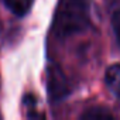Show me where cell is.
I'll list each match as a JSON object with an SVG mask.
<instances>
[{"label": "cell", "instance_id": "cell-2", "mask_svg": "<svg viewBox=\"0 0 120 120\" xmlns=\"http://www.w3.org/2000/svg\"><path fill=\"white\" fill-rule=\"evenodd\" d=\"M47 89L52 102H59L68 96L69 82L58 65H49L47 75Z\"/></svg>", "mask_w": 120, "mask_h": 120}, {"label": "cell", "instance_id": "cell-6", "mask_svg": "<svg viewBox=\"0 0 120 120\" xmlns=\"http://www.w3.org/2000/svg\"><path fill=\"white\" fill-rule=\"evenodd\" d=\"M112 28H113L116 40H117V42L120 45V10L114 11V14L112 16Z\"/></svg>", "mask_w": 120, "mask_h": 120}, {"label": "cell", "instance_id": "cell-4", "mask_svg": "<svg viewBox=\"0 0 120 120\" xmlns=\"http://www.w3.org/2000/svg\"><path fill=\"white\" fill-rule=\"evenodd\" d=\"M34 0H4L6 7L17 17H24L33 6Z\"/></svg>", "mask_w": 120, "mask_h": 120}, {"label": "cell", "instance_id": "cell-5", "mask_svg": "<svg viewBox=\"0 0 120 120\" xmlns=\"http://www.w3.org/2000/svg\"><path fill=\"white\" fill-rule=\"evenodd\" d=\"M82 119H86V120H96V119H113V114L105 109V107H93V109H89L86 110L83 114H82Z\"/></svg>", "mask_w": 120, "mask_h": 120}, {"label": "cell", "instance_id": "cell-1", "mask_svg": "<svg viewBox=\"0 0 120 120\" xmlns=\"http://www.w3.org/2000/svg\"><path fill=\"white\" fill-rule=\"evenodd\" d=\"M90 26V3L89 0H59L52 30L56 37L68 38L83 33Z\"/></svg>", "mask_w": 120, "mask_h": 120}, {"label": "cell", "instance_id": "cell-3", "mask_svg": "<svg viewBox=\"0 0 120 120\" xmlns=\"http://www.w3.org/2000/svg\"><path fill=\"white\" fill-rule=\"evenodd\" d=\"M105 83L112 95L120 98V65H112L105 75Z\"/></svg>", "mask_w": 120, "mask_h": 120}]
</instances>
